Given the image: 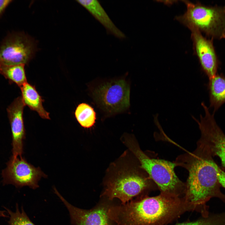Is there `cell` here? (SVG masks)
<instances>
[{
	"label": "cell",
	"instance_id": "cell-1",
	"mask_svg": "<svg viewBox=\"0 0 225 225\" xmlns=\"http://www.w3.org/2000/svg\"><path fill=\"white\" fill-rule=\"evenodd\" d=\"M213 157L208 147L198 141L195 150L179 155L174 162L188 172L183 197L186 204L191 210L199 211L204 217L209 215L206 203L212 198L225 202V194L220 190L212 163Z\"/></svg>",
	"mask_w": 225,
	"mask_h": 225
},
{
	"label": "cell",
	"instance_id": "cell-2",
	"mask_svg": "<svg viewBox=\"0 0 225 225\" xmlns=\"http://www.w3.org/2000/svg\"><path fill=\"white\" fill-rule=\"evenodd\" d=\"M190 210L183 198L161 193L146 195L125 204L114 201L108 214L118 225H165Z\"/></svg>",
	"mask_w": 225,
	"mask_h": 225
},
{
	"label": "cell",
	"instance_id": "cell-3",
	"mask_svg": "<svg viewBox=\"0 0 225 225\" xmlns=\"http://www.w3.org/2000/svg\"><path fill=\"white\" fill-rule=\"evenodd\" d=\"M104 186L100 198L110 201L118 199L122 204L147 195L157 187L139 163L134 167L119 169L105 182Z\"/></svg>",
	"mask_w": 225,
	"mask_h": 225
},
{
	"label": "cell",
	"instance_id": "cell-4",
	"mask_svg": "<svg viewBox=\"0 0 225 225\" xmlns=\"http://www.w3.org/2000/svg\"><path fill=\"white\" fill-rule=\"evenodd\" d=\"M124 142L135 156L140 167L148 174L159 189L161 193L180 197L185 194V183L177 176L175 163L164 160L152 158L143 152L132 138H125Z\"/></svg>",
	"mask_w": 225,
	"mask_h": 225
},
{
	"label": "cell",
	"instance_id": "cell-5",
	"mask_svg": "<svg viewBox=\"0 0 225 225\" xmlns=\"http://www.w3.org/2000/svg\"><path fill=\"white\" fill-rule=\"evenodd\" d=\"M187 6L180 21L189 28H194L218 38L225 37V8H211L184 2Z\"/></svg>",
	"mask_w": 225,
	"mask_h": 225
},
{
	"label": "cell",
	"instance_id": "cell-6",
	"mask_svg": "<svg viewBox=\"0 0 225 225\" xmlns=\"http://www.w3.org/2000/svg\"><path fill=\"white\" fill-rule=\"evenodd\" d=\"M129 85L123 79L112 80L102 83L92 92L98 105L108 114L123 112L130 106Z\"/></svg>",
	"mask_w": 225,
	"mask_h": 225
},
{
	"label": "cell",
	"instance_id": "cell-7",
	"mask_svg": "<svg viewBox=\"0 0 225 225\" xmlns=\"http://www.w3.org/2000/svg\"><path fill=\"white\" fill-rule=\"evenodd\" d=\"M54 192L67 208L72 225H118L109 217V209L113 201L100 198L97 203L89 209H81L72 205L53 188Z\"/></svg>",
	"mask_w": 225,
	"mask_h": 225
},
{
	"label": "cell",
	"instance_id": "cell-8",
	"mask_svg": "<svg viewBox=\"0 0 225 225\" xmlns=\"http://www.w3.org/2000/svg\"><path fill=\"white\" fill-rule=\"evenodd\" d=\"M4 184H12L17 188L28 186L35 189L38 182L46 175L39 168H35L22 157L12 156L2 173Z\"/></svg>",
	"mask_w": 225,
	"mask_h": 225
},
{
	"label": "cell",
	"instance_id": "cell-9",
	"mask_svg": "<svg viewBox=\"0 0 225 225\" xmlns=\"http://www.w3.org/2000/svg\"><path fill=\"white\" fill-rule=\"evenodd\" d=\"M204 116L200 115V120L195 118L201 132V137L198 141L208 148L212 156H217L222 166L225 168V134L217 123L214 115L208 108L204 109Z\"/></svg>",
	"mask_w": 225,
	"mask_h": 225
},
{
	"label": "cell",
	"instance_id": "cell-10",
	"mask_svg": "<svg viewBox=\"0 0 225 225\" xmlns=\"http://www.w3.org/2000/svg\"><path fill=\"white\" fill-rule=\"evenodd\" d=\"M34 42L25 35H16L4 42L0 48V64H25L34 55Z\"/></svg>",
	"mask_w": 225,
	"mask_h": 225
},
{
	"label": "cell",
	"instance_id": "cell-11",
	"mask_svg": "<svg viewBox=\"0 0 225 225\" xmlns=\"http://www.w3.org/2000/svg\"><path fill=\"white\" fill-rule=\"evenodd\" d=\"M25 106L21 97L16 98L7 109L12 138V156L22 157L25 133L23 118Z\"/></svg>",
	"mask_w": 225,
	"mask_h": 225
},
{
	"label": "cell",
	"instance_id": "cell-12",
	"mask_svg": "<svg viewBox=\"0 0 225 225\" xmlns=\"http://www.w3.org/2000/svg\"><path fill=\"white\" fill-rule=\"evenodd\" d=\"M189 29L202 69L209 79L211 78L216 75L218 67L212 44L202 36L198 30L194 28Z\"/></svg>",
	"mask_w": 225,
	"mask_h": 225
},
{
	"label": "cell",
	"instance_id": "cell-13",
	"mask_svg": "<svg viewBox=\"0 0 225 225\" xmlns=\"http://www.w3.org/2000/svg\"><path fill=\"white\" fill-rule=\"evenodd\" d=\"M76 1L85 8L103 26L108 33L119 39L126 38L125 34L116 26L98 1L79 0Z\"/></svg>",
	"mask_w": 225,
	"mask_h": 225
},
{
	"label": "cell",
	"instance_id": "cell-14",
	"mask_svg": "<svg viewBox=\"0 0 225 225\" xmlns=\"http://www.w3.org/2000/svg\"><path fill=\"white\" fill-rule=\"evenodd\" d=\"M20 88L21 97L25 105L27 106L31 110L36 112L41 118L50 119L49 113L43 106V100L35 87L27 82Z\"/></svg>",
	"mask_w": 225,
	"mask_h": 225
},
{
	"label": "cell",
	"instance_id": "cell-15",
	"mask_svg": "<svg viewBox=\"0 0 225 225\" xmlns=\"http://www.w3.org/2000/svg\"><path fill=\"white\" fill-rule=\"evenodd\" d=\"M210 108L215 112L225 103V76L217 74L210 78L208 84Z\"/></svg>",
	"mask_w": 225,
	"mask_h": 225
},
{
	"label": "cell",
	"instance_id": "cell-16",
	"mask_svg": "<svg viewBox=\"0 0 225 225\" xmlns=\"http://www.w3.org/2000/svg\"><path fill=\"white\" fill-rule=\"evenodd\" d=\"M25 64L7 65L0 64V73L20 87L27 82Z\"/></svg>",
	"mask_w": 225,
	"mask_h": 225
},
{
	"label": "cell",
	"instance_id": "cell-17",
	"mask_svg": "<svg viewBox=\"0 0 225 225\" xmlns=\"http://www.w3.org/2000/svg\"><path fill=\"white\" fill-rule=\"evenodd\" d=\"M75 115L78 123L85 128L92 127L95 122L96 112L92 107L86 103H82L78 105Z\"/></svg>",
	"mask_w": 225,
	"mask_h": 225
},
{
	"label": "cell",
	"instance_id": "cell-18",
	"mask_svg": "<svg viewBox=\"0 0 225 225\" xmlns=\"http://www.w3.org/2000/svg\"><path fill=\"white\" fill-rule=\"evenodd\" d=\"M10 217L8 223L9 225H36L30 219L25 212L23 207H22L20 211L18 204L16 205V210L15 212L6 208Z\"/></svg>",
	"mask_w": 225,
	"mask_h": 225
},
{
	"label": "cell",
	"instance_id": "cell-19",
	"mask_svg": "<svg viewBox=\"0 0 225 225\" xmlns=\"http://www.w3.org/2000/svg\"><path fill=\"white\" fill-rule=\"evenodd\" d=\"M175 225H225V212L210 215L192 222H187Z\"/></svg>",
	"mask_w": 225,
	"mask_h": 225
},
{
	"label": "cell",
	"instance_id": "cell-20",
	"mask_svg": "<svg viewBox=\"0 0 225 225\" xmlns=\"http://www.w3.org/2000/svg\"><path fill=\"white\" fill-rule=\"evenodd\" d=\"M212 163L216 171L218 178L220 186L225 188V172L220 168L213 159L212 161Z\"/></svg>",
	"mask_w": 225,
	"mask_h": 225
},
{
	"label": "cell",
	"instance_id": "cell-21",
	"mask_svg": "<svg viewBox=\"0 0 225 225\" xmlns=\"http://www.w3.org/2000/svg\"><path fill=\"white\" fill-rule=\"evenodd\" d=\"M11 1L9 0H0V14Z\"/></svg>",
	"mask_w": 225,
	"mask_h": 225
}]
</instances>
